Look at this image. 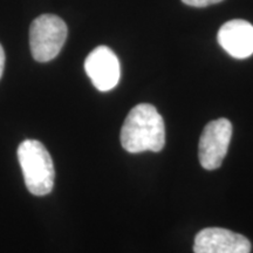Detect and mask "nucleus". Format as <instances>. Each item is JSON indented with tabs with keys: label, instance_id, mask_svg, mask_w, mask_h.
Instances as JSON below:
<instances>
[{
	"label": "nucleus",
	"instance_id": "39448f33",
	"mask_svg": "<svg viewBox=\"0 0 253 253\" xmlns=\"http://www.w3.org/2000/svg\"><path fill=\"white\" fill-rule=\"evenodd\" d=\"M84 71L100 91L112 90L118 86L121 78L118 56L107 46H99L91 50L84 61Z\"/></svg>",
	"mask_w": 253,
	"mask_h": 253
},
{
	"label": "nucleus",
	"instance_id": "f257e3e1",
	"mask_svg": "<svg viewBox=\"0 0 253 253\" xmlns=\"http://www.w3.org/2000/svg\"><path fill=\"white\" fill-rule=\"evenodd\" d=\"M120 138L123 149L128 153L161 151L166 144L163 118L153 104H137L126 116Z\"/></svg>",
	"mask_w": 253,
	"mask_h": 253
},
{
	"label": "nucleus",
	"instance_id": "1a4fd4ad",
	"mask_svg": "<svg viewBox=\"0 0 253 253\" xmlns=\"http://www.w3.org/2000/svg\"><path fill=\"white\" fill-rule=\"evenodd\" d=\"M4 67H5V52L2 46L0 45V79L2 77V73H4Z\"/></svg>",
	"mask_w": 253,
	"mask_h": 253
},
{
	"label": "nucleus",
	"instance_id": "20e7f679",
	"mask_svg": "<svg viewBox=\"0 0 253 253\" xmlns=\"http://www.w3.org/2000/svg\"><path fill=\"white\" fill-rule=\"evenodd\" d=\"M232 125L229 120L218 119L204 126L199 138L198 156L202 167L207 170L218 169L227 154Z\"/></svg>",
	"mask_w": 253,
	"mask_h": 253
},
{
	"label": "nucleus",
	"instance_id": "7ed1b4c3",
	"mask_svg": "<svg viewBox=\"0 0 253 253\" xmlns=\"http://www.w3.org/2000/svg\"><path fill=\"white\" fill-rule=\"evenodd\" d=\"M67 25L54 14L36 18L30 27V46L34 60L47 62L55 59L67 39Z\"/></svg>",
	"mask_w": 253,
	"mask_h": 253
},
{
	"label": "nucleus",
	"instance_id": "423d86ee",
	"mask_svg": "<svg viewBox=\"0 0 253 253\" xmlns=\"http://www.w3.org/2000/svg\"><path fill=\"white\" fill-rule=\"evenodd\" d=\"M251 243L246 237L220 227H208L195 238V253H250Z\"/></svg>",
	"mask_w": 253,
	"mask_h": 253
},
{
	"label": "nucleus",
	"instance_id": "f03ea898",
	"mask_svg": "<svg viewBox=\"0 0 253 253\" xmlns=\"http://www.w3.org/2000/svg\"><path fill=\"white\" fill-rule=\"evenodd\" d=\"M18 158L28 191L36 196L48 195L54 186L55 170L43 144L36 140L24 141L18 148Z\"/></svg>",
	"mask_w": 253,
	"mask_h": 253
},
{
	"label": "nucleus",
	"instance_id": "0eeeda50",
	"mask_svg": "<svg viewBox=\"0 0 253 253\" xmlns=\"http://www.w3.org/2000/svg\"><path fill=\"white\" fill-rule=\"evenodd\" d=\"M218 43L236 59H246L253 54V26L242 19L227 21L218 32Z\"/></svg>",
	"mask_w": 253,
	"mask_h": 253
},
{
	"label": "nucleus",
	"instance_id": "6e6552de",
	"mask_svg": "<svg viewBox=\"0 0 253 253\" xmlns=\"http://www.w3.org/2000/svg\"><path fill=\"white\" fill-rule=\"evenodd\" d=\"M185 5L192 6V7H207V6L218 4L223 0H182Z\"/></svg>",
	"mask_w": 253,
	"mask_h": 253
}]
</instances>
